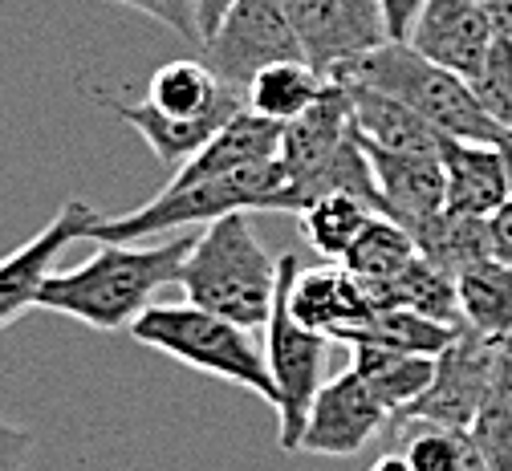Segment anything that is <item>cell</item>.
<instances>
[{
	"label": "cell",
	"instance_id": "cell-20",
	"mask_svg": "<svg viewBox=\"0 0 512 471\" xmlns=\"http://www.w3.org/2000/svg\"><path fill=\"white\" fill-rule=\"evenodd\" d=\"M460 325L496 346H512V264L488 256L456 277Z\"/></svg>",
	"mask_w": 512,
	"mask_h": 471
},
{
	"label": "cell",
	"instance_id": "cell-22",
	"mask_svg": "<svg viewBox=\"0 0 512 471\" xmlns=\"http://www.w3.org/2000/svg\"><path fill=\"white\" fill-rule=\"evenodd\" d=\"M366 297L374 309H411V313L443 321V325H460L456 277H447L443 268H435L423 256H415L395 281L366 289Z\"/></svg>",
	"mask_w": 512,
	"mask_h": 471
},
{
	"label": "cell",
	"instance_id": "cell-21",
	"mask_svg": "<svg viewBox=\"0 0 512 471\" xmlns=\"http://www.w3.org/2000/svg\"><path fill=\"white\" fill-rule=\"evenodd\" d=\"M326 90H330V78L322 70H313L309 61H277L248 82L244 110L285 126V122L301 118Z\"/></svg>",
	"mask_w": 512,
	"mask_h": 471
},
{
	"label": "cell",
	"instance_id": "cell-23",
	"mask_svg": "<svg viewBox=\"0 0 512 471\" xmlns=\"http://www.w3.org/2000/svg\"><path fill=\"white\" fill-rule=\"evenodd\" d=\"M382 435L395 443V451L411 463V471H488L468 431L415 423V419H391Z\"/></svg>",
	"mask_w": 512,
	"mask_h": 471
},
{
	"label": "cell",
	"instance_id": "cell-16",
	"mask_svg": "<svg viewBox=\"0 0 512 471\" xmlns=\"http://www.w3.org/2000/svg\"><path fill=\"white\" fill-rule=\"evenodd\" d=\"M439 163H443V183H447V216L488 220L512 199L504 147L439 139Z\"/></svg>",
	"mask_w": 512,
	"mask_h": 471
},
{
	"label": "cell",
	"instance_id": "cell-25",
	"mask_svg": "<svg viewBox=\"0 0 512 471\" xmlns=\"http://www.w3.org/2000/svg\"><path fill=\"white\" fill-rule=\"evenodd\" d=\"M297 216H301V232L313 244V252L322 260H330V264H342L346 252L354 248V240L366 232V224L378 212L366 204V199H358V195L334 191V195L313 199V204L301 208Z\"/></svg>",
	"mask_w": 512,
	"mask_h": 471
},
{
	"label": "cell",
	"instance_id": "cell-19",
	"mask_svg": "<svg viewBox=\"0 0 512 471\" xmlns=\"http://www.w3.org/2000/svg\"><path fill=\"white\" fill-rule=\"evenodd\" d=\"M110 110H114L126 126L139 130V139L151 147V155H155L167 171H179L224 122H232V118L240 114V110H220V114H208V118H167V114H159V110L147 106V102H110Z\"/></svg>",
	"mask_w": 512,
	"mask_h": 471
},
{
	"label": "cell",
	"instance_id": "cell-6",
	"mask_svg": "<svg viewBox=\"0 0 512 471\" xmlns=\"http://www.w3.org/2000/svg\"><path fill=\"white\" fill-rule=\"evenodd\" d=\"M297 256H281L277 268V297H273V313L265 321V362H269V374H273V386H277V415H281V451H297L301 447V431H305V419H309V407L317 390H322V374H326V338L322 333H309L301 329L293 317H289V305H285V289H289V277L297 273Z\"/></svg>",
	"mask_w": 512,
	"mask_h": 471
},
{
	"label": "cell",
	"instance_id": "cell-10",
	"mask_svg": "<svg viewBox=\"0 0 512 471\" xmlns=\"http://www.w3.org/2000/svg\"><path fill=\"white\" fill-rule=\"evenodd\" d=\"M289 25L313 70H330L378 49L387 37L378 0H285Z\"/></svg>",
	"mask_w": 512,
	"mask_h": 471
},
{
	"label": "cell",
	"instance_id": "cell-2",
	"mask_svg": "<svg viewBox=\"0 0 512 471\" xmlns=\"http://www.w3.org/2000/svg\"><path fill=\"white\" fill-rule=\"evenodd\" d=\"M330 82H358V86H370L378 94L403 102L439 139H464V143H488V147L512 143V130L500 126L480 106V98L460 74L427 61L407 41H382L378 49L330 70Z\"/></svg>",
	"mask_w": 512,
	"mask_h": 471
},
{
	"label": "cell",
	"instance_id": "cell-3",
	"mask_svg": "<svg viewBox=\"0 0 512 471\" xmlns=\"http://www.w3.org/2000/svg\"><path fill=\"white\" fill-rule=\"evenodd\" d=\"M277 260L252 236L248 216H220L204 224V236H196L179 285L196 309H208L240 329H265L277 297Z\"/></svg>",
	"mask_w": 512,
	"mask_h": 471
},
{
	"label": "cell",
	"instance_id": "cell-5",
	"mask_svg": "<svg viewBox=\"0 0 512 471\" xmlns=\"http://www.w3.org/2000/svg\"><path fill=\"white\" fill-rule=\"evenodd\" d=\"M131 333L135 342L200 370V374H212L220 382H232V386H244L252 390L256 398H265L277 407V386H273V374H269V362L265 354L252 346L248 329L208 313V309H196L191 301L183 305H147L135 321H131Z\"/></svg>",
	"mask_w": 512,
	"mask_h": 471
},
{
	"label": "cell",
	"instance_id": "cell-38",
	"mask_svg": "<svg viewBox=\"0 0 512 471\" xmlns=\"http://www.w3.org/2000/svg\"><path fill=\"white\" fill-rule=\"evenodd\" d=\"M480 5H492V0H480Z\"/></svg>",
	"mask_w": 512,
	"mask_h": 471
},
{
	"label": "cell",
	"instance_id": "cell-14",
	"mask_svg": "<svg viewBox=\"0 0 512 471\" xmlns=\"http://www.w3.org/2000/svg\"><path fill=\"white\" fill-rule=\"evenodd\" d=\"M492 17L480 0H423V9L407 33V45L427 61L472 82L484 70L492 49Z\"/></svg>",
	"mask_w": 512,
	"mask_h": 471
},
{
	"label": "cell",
	"instance_id": "cell-36",
	"mask_svg": "<svg viewBox=\"0 0 512 471\" xmlns=\"http://www.w3.org/2000/svg\"><path fill=\"white\" fill-rule=\"evenodd\" d=\"M370 471H411V463L399 455V451H387V455H378V463Z\"/></svg>",
	"mask_w": 512,
	"mask_h": 471
},
{
	"label": "cell",
	"instance_id": "cell-24",
	"mask_svg": "<svg viewBox=\"0 0 512 471\" xmlns=\"http://www.w3.org/2000/svg\"><path fill=\"white\" fill-rule=\"evenodd\" d=\"M350 370L366 382V390L382 402V407H387L391 415H399L431 386L435 358L399 354V350H382V346H354Z\"/></svg>",
	"mask_w": 512,
	"mask_h": 471
},
{
	"label": "cell",
	"instance_id": "cell-28",
	"mask_svg": "<svg viewBox=\"0 0 512 471\" xmlns=\"http://www.w3.org/2000/svg\"><path fill=\"white\" fill-rule=\"evenodd\" d=\"M468 435L488 471H512V346L500 354L492 390L484 398L476 423L468 427Z\"/></svg>",
	"mask_w": 512,
	"mask_h": 471
},
{
	"label": "cell",
	"instance_id": "cell-11",
	"mask_svg": "<svg viewBox=\"0 0 512 471\" xmlns=\"http://www.w3.org/2000/svg\"><path fill=\"white\" fill-rule=\"evenodd\" d=\"M98 224H102V212L94 204L70 199V204L57 208V216L37 236H29L9 256H0V329H9L25 309H37V293L45 277L53 273V260L74 240L90 236Z\"/></svg>",
	"mask_w": 512,
	"mask_h": 471
},
{
	"label": "cell",
	"instance_id": "cell-37",
	"mask_svg": "<svg viewBox=\"0 0 512 471\" xmlns=\"http://www.w3.org/2000/svg\"><path fill=\"white\" fill-rule=\"evenodd\" d=\"M504 151H508V155H512V143H508V147H504Z\"/></svg>",
	"mask_w": 512,
	"mask_h": 471
},
{
	"label": "cell",
	"instance_id": "cell-18",
	"mask_svg": "<svg viewBox=\"0 0 512 471\" xmlns=\"http://www.w3.org/2000/svg\"><path fill=\"white\" fill-rule=\"evenodd\" d=\"M143 102L167 118H208L220 110H244V98L236 90H228L196 57H179V61L159 65L151 74Z\"/></svg>",
	"mask_w": 512,
	"mask_h": 471
},
{
	"label": "cell",
	"instance_id": "cell-13",
	"mask_svg": "<svg viewBox=\"0 0 512 471\" xmlns=\"http://www.w3.org/2000/svg\"><path fill=\"white\" fill-rule=\"evenodd\" d=\"M366 159H370L382 216L407 228L411 240H419L431 224H439L447 216V183H443L439 151L435 155H395V151L366 147Z\"/></svg>",
	"mask_w": 512,
	"mask_h": 471
},
{
	"label": "cell",
	"instance_id": "cell-15",
	"mask_svg": "<svg viewBox=\"0 0 512 471\" xmlns=\"http://www.w3.org/2000/svg\"><path fill=\"white\" fill-rule=\"evenodd\" d=\"M285 305L289 317L309 329L322 333V338H338L346 342L354 329H362L374 317V305L362 289V281H354L342 264H317V268H301L289 277L285 289Z\"/></svg>",
	"mask_w": 512,
	"mask_h": 471
},
{
	"label": "cell",
	"instance_id": "cell-4",
	"mask_svg": "<svg viewBox=\"0 0 512 471\" xmlns=\"http://www.w3.org/2000/svg\"><path fill=\"white\" fill-rule=\"evenodd\" d=\"M285 167L281 155L269 163L236 167L228 175L187 183V187H163L155 199L139 204L126 216H102V224L90 232L102 244H135L147 236L179 232L187 224H212L220 216L236 212H285Z\"/></svg>",
	"mask_w": 512,
	"mask_h": 471
},
{
	"label": "cell",
	"instance_id": "cell-35",
	"mask_svg": "<svg viewBox=\"0 0 512 471\" xmlns=\"http://www.w3.org/2000/svg\"><path fill=\"white\" fill-rule=\"evenodd\" d=\"M236 5V0H200V45H204V37L224 21V13Z\"/></svg>",
	"mask_w": 512,
	"mask_h": 471
},
{
	"label": "cell",
	"instance_id": "cell-9",
	"mask_svg": "<svg viewBox=\"0 0 512 471\" xmlns=\"http://www.w3.org/2000/svg\"><path fill=\"white\" fill-rule=\"evenodd\" d=\"M354 139V118L346 90L330 82V90L317 98L301 118L285 122L281 130V167H285V212L309 208L317 195H326L330 167Z\"/></svg>",
	"mask_w": 512,
	"mask_h": 471
},
{
	"label": "cell",
	"instance_id": "cell-1",
	"mask_svg": "<svg viewBox=\"0 0 512 471\" xmlns=\"http://www.w3.org/2000/svg\"><path fill=\"white\" fill-rule=\"evenodd\" d=\"M191 236H175L163 244H102L90 260L66 273H49L37 309L74 317L90 329L114 333L131 329V321L151 305L163 285H179L183 260L191 252Z\"/></svg>",
	"mask_w": 512,
	"mask_h": 471
},
{
	"label": "cell",
	"instance_id": "cell-32",
	"mask_svg": "<svg viewBox=\"0 0 512 471\" xmlns=\"http://www.w3.org/2000/svg\"><path fill=\"white\" fill-rule=\"evenodd\" d=\"M29 451H33V431L0 415V471H25Z\"/></svg>",
	"mask_w": 512,
	"mask_h": 471
},
{
	"label": "cell",
	"instance_id": "cell-8",
	"mask_svg": "<svg viewBox=\"0 0 512 471\" xmlns=\"http://www.w3.org/2000/svg\"><path fill=\"white\" fill-rule=\"evenodd\" d=\"M504 350L508 346H496V342L480 338V333H472L468 325H460L452 346L443 354H435L431 386L411 402V407H403L391 419H415V423L468 431L484 407L488 390H492V378H496Z\"/></svg>",
	"mask_w": 512,
	"mask_h": 471
},
{
	"label": "cell",
	"instance_id": "cell-26",
	"mask_svg": "<svg viewBox=\"0 0 512 471\" xmlns=\"http://www.w3.org/2000/svg\"><path fill=\"white\" fill-rule=\"evenodd\" d=\"M460 325H443L431 317H419L411 309H374V317L354 329L346 346H382V350H399V354H423L435 358L452 346Z\"/></svg>",
	"mask_w": 512,
	"mask_h": 471
},
{
	"label": "cell",
	"instance_id": "cell-12",
	"mask_svg": "<svg viewBox=\"0 0 512 471\" xmlns=\"http://www.w3.org/2000/svg\"><path fill=\"white\" fill-rule=\"evenodd\" d=\"M387 423H391V411L366 390V382L354 370H346V374H338L334 382H326L322 390H317L297 451L350 459L374 435L387 431Z\"/></svg>",
	"mask_w": 512,
	"mask_h": 471
},
{
	"label": "cell",
	"instance_id": "cell-34",
	"mask_svg": "<svg viewBox=\"0 0 512 471\" xmlns=\"http://www.w3.org/2000/svg\"><path fill=\"white\" fill-rule=\"evenodd\" d=\"M488 244H492V256L512 264V199L496 212L488 216Z\"/></svg>",
	"mask_w": 512,
	"mask_h": 471
},
{
	"label": "cell",
	"instance_id": "cell-30",
	"mask_svg": "<svg viewBox=\"0 0 512 471\" xmlns=\"http://www.w3.org/2000/svg\"><path fill=\"white\" fill-rule=\"evenodd\" d=\"M472 94L480 98V106L512 130V41L508 37H496L488 57H484V70L468 82Z\"/></svg>",
	"mask_w": 512,
	"mask_h": 471
},
{
	"label": "cell",
	"instance_id": "cell-31",
	"mask_svg": "<svg viewBox=\"0 0 512 471\" xmlns=\"http://www.w3.org/2000/svg\"><path fill=\"white\" fill-rule=\"evenodd\" d=\"M110 5L135 9V13L167 25L183 41H200V0H110Z\"/></svg>",
	"mask_w": 512,
	"mask_h": 471
},
{
	"label": "cell",
	"instance_id": "cell-29",
	"mask_svg": "<svg viewBox=\"0 0 512 471\" xmlns=\"http://www.w3.org/2000/svg\"><path fill=\"white\" fill-rule=\"evenodd\" d=\"M419 256L431 260L435 268H443L447 277H460L464 268L480 264L492 256L488 244V220H468V216H443L439 224H431L419 240H415Z\"/></svg>",
	"mask_w": 512,
	"mask_h": 471
},
{
	"label": "cell",
	"instance_id": "cell-7",
	"mask_svg": "<svg viewBox=\"0 0 512 471\" xmlns=\"http://www.w3.org/2000/svg\"><path fill=\"white\" fill-rule=\"evenodd\" d=\"M277 61H305L285 0H236L204 37V65L240 98L248 82Z\"/></svg>",
	"mask_w": 512,
	"mask_h": 471
},
{
	"label": "cell",
	"instance_id": "cell-27",
	"mask_svg": "<svg viewBox=\"0 0 512 471\" xmlns=\"http://www.w3.org/2000/svg\"><path fill=\"white\" fill-rule=\"evenodd\" d=\"M415 256H419V248L407 228H399L387 216H374L366 224V232L354 240V248L346 252L342 268L354 281H362V289H374V285L395 281Z\"/></svg>",
	"mask_w": 512,
	"mask_h": 471
},
{
	"label": "cell",
	"instance_id": "cell-33",
	"mask_svg": "<svg viewBox=\"0 0 512 471\" xmlns=\"http://www.w3.org/2000/svg\"><path fill=\"white\" fill-rule=\"evenodd\" d=\"M378 9H382V25H387V37L391 41H407L419 9H423V0H378Z\"/></svg>",
	"mask_w": 512,
	"mask_h": 471
},
{
	"label": "cell",
	"instance_id": "cell-17",
	"mask_svg": "<svg viewBox=\"0 0 512 471\" xmlns=\"http://www.w3.org/2000/svg\"><path fill=\"white\" fill-rule=\"evenodd\" d=\"M338 86L346 90L354 130L362 134L366 147L395 151V155H435L439 151V134L419 114H411L403 102L378 94L370 86H358V82H338Z\"/></svg>",
	"mask_w": 512,
	"mask_h": 471
}]
</instances>
